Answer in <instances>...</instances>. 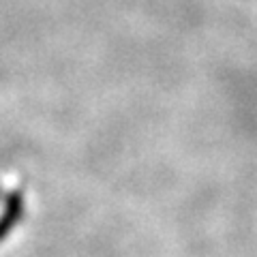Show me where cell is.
Segmentation results:
<instances>
[{"label": "cell", "mask_w": 257, "mask_h": 257, "mask_svg": "<svg viewBox=\"0 0 257 257\" xmlns=\"http://www.w3.org/2000/svg\"><path fill=\"white\" fill-rule=\"evenodd\" d=\"M24 210V189L13 174H0V238L18 223Z\"/></svg>", "instance_id": "1"}]
</instances>
